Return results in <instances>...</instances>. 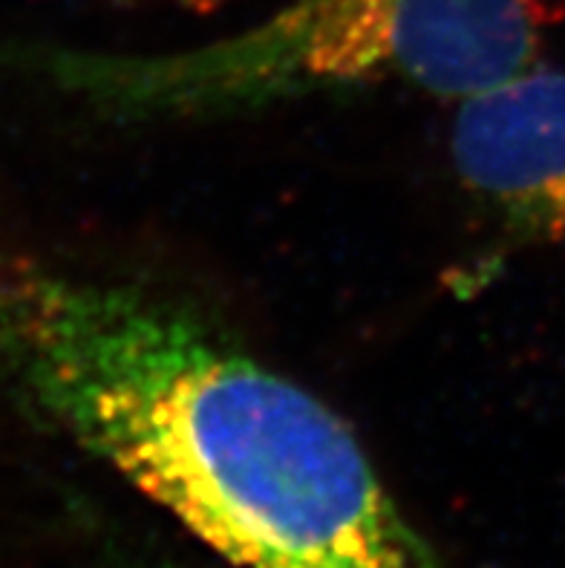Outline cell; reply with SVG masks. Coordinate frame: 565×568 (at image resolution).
<instances>
[{"label":"cell","instance_id":"obj_3","mask_svg":"<svg viewBox=\"0 0 565 568\" xmlns=\"http://www.w3.org/2000/svg\"><path fill=\"white\" fill-rule=\"evenodd\" d=\"M458 180L502 229L565 245V72L534 64L458 101L451 130Z\"/></svg>","mask_w":565,"mask_h":568},{"label":"cell","instance_id":"obj_1","mask_svg":"<svg viewBox=\"0 0 565 568\" xmlns=\"http://www.w3.org/2000/svg\"><path fill=\"white\" fill-rule=\"evenodd\" d=\"M0 369L234 568H444L344 418L185 306L7 263Z\"/></svg>","mask_w":565,"mask_h":568},{"label":"cell","instance_id":"obj_2","mask_svg":"<svg viewBox=\"0 0 565 568\" xmlns=\"http://www.w3.org/2000/svg\"><path fill=\"white\" fill-rule=\"evenodd\" d=\"M531 0H286L180 52H47L58 84L119 119H202L297 95L401 84L467 99L537 64Z\"/></svg>","mask_w":565,"mask_h":568}]
</instances>
